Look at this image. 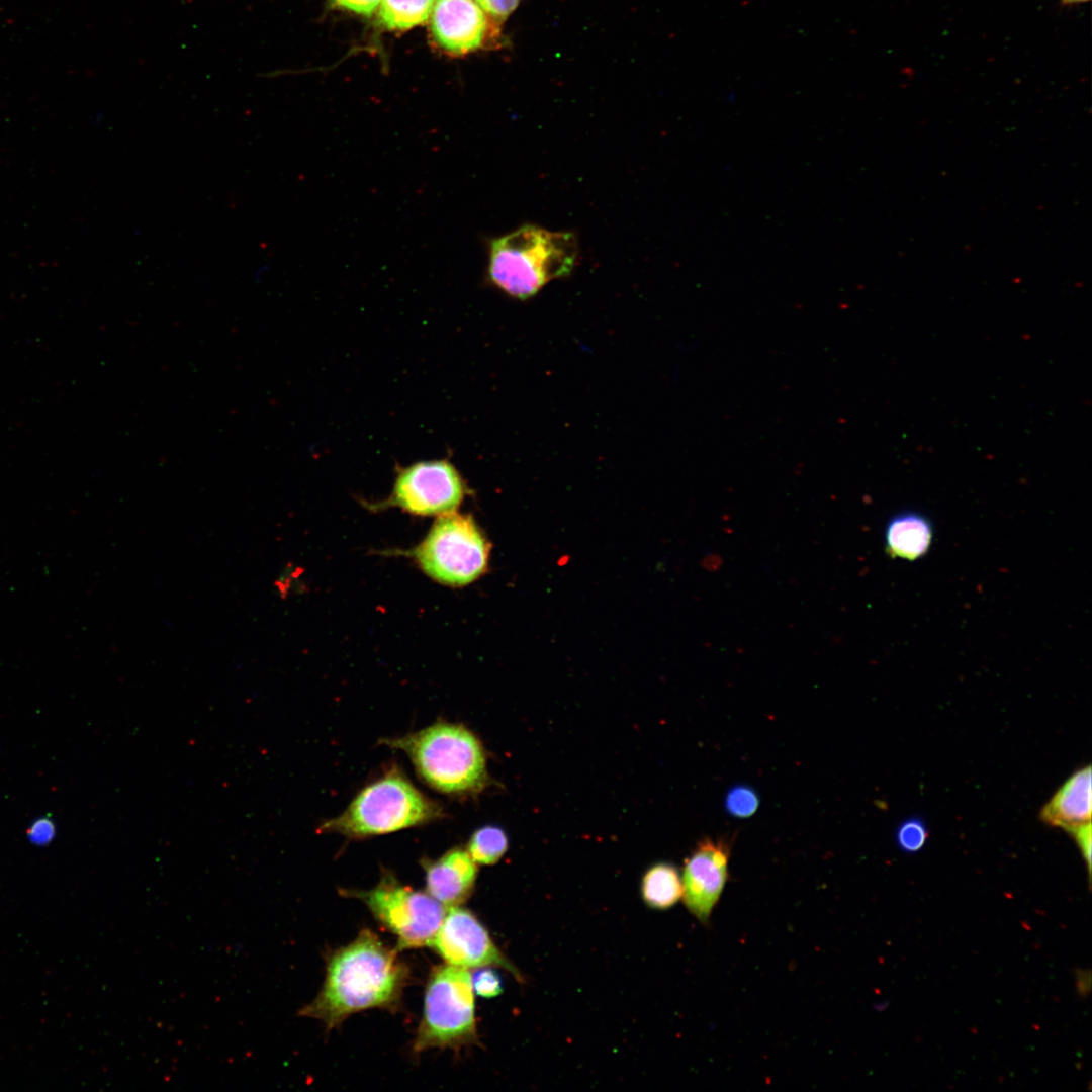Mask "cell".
Wrapping results in <instances>:
<instances>
[{
  "label": "cell",
  "instance_id": "6da1fadb",
  "mask_svg": "<svg viewBox=\"0 0 1092 1092\" xmlns=\"http://www.w3.org/2000/svg\"><path fill=\"white\" fill-rule=\"evenodd\" d=\"M410 979L407 966L369 929L333 951L317 996L298 1014L334 1029L350 1015L370 1008L396 1009Z\"/></svg>",
  "mask_w": 1092,
  "mask_h": 1092
},
{
  "label": "cell",
  "instance_id": "7a4b0ae2",
  "mask_svg": "<svg viewBox=\"0 0 1092 1092\" xmlns=\"http://www.w3.org/2000/svg\"><path fill=\"white\" fill-rule=\"evenodd\" d=\"M486 280L520 300L536 295L549 282L566 277L579 258L571 232H554L535 224L486 239Z\"/></svg>",
  "mask_w": 1092,
  "mask_h": 1092
},
{
  "label": "cell",
  "instance_id": "3957f363",
  "mask_svg": "<svg viewBox=\"0 0 1092 1092\" xmlns=\"http://www.w3.org/2000/svg\"><path fill=\"white\" fill-rule=\"evenodd\" d=\"M379 743L403 751L418 777L441 794L470 797L489 782L484 747L463 724L439 720L401 736L380 738Z\"/></svg>",
  "mask_w": 1092,
  "mask_h": 1092
},
{
  "label": "cell",
  "instance_id": "277c9868",
  "mask_svg": "<svg viewBox=\"0 0 1092 1092\" xmlns=\"http://www.w3.org/2000/svg\"><path fill=\"white\" fill-rule=\"evenodd\" d=\"M446 817L444 807L424 794L397 764L392 763L366 784L340 815L324 821L317 832L360 840Z\"/></svg>",
  "mask_w": 1092,
  "mask_h": 1092
},
{
  "label": "cell",
  "instance_id": "5b68a950",
  "mask_svg": "<svg viewBox=\"0 0 1092 1092\" xmlns=\"http://www.w3.org/2000/svg\"><path fill=\"white\" fill-rule=\"evenodd\" d=\"M424 995L414 1053L428 1049L458 1050L476 1041L474 991L467 969L449 964L434 967Z\"/></svg>",
  "mask_w": 1092,
  "mask_h": 1092
},
{
  "label": "cell",
  "instance_id": "8992f818",
  "mask_svg": "<svg viewBox=\"0 0 1092 1092\" xmlns=\"http://www.w3.org/2000/svg\"><path fill=\"white\" fill-rule=\"evenodd\" d=\"M340 892L364 902L378 923L396 936V950L429 946L447 912L427 892L402 884L387 869H382L378 884L370 890Z\"/></svg>",
  "mask_w": 1092,
  "mask_h": 1092
},
{
  "label": "cell",
  "instance_id": "52a82bcc",
  "mask_svg": "<svg viewBox=\"0 0 1092 1092\" xmlns=\"http://www.w3.org/2000/svg\"><path fill=\"white\" fill-rule=\"evenodd\" d=\"M488 543L474 520L456 512L442 515L412 551L422 570L434 580L462 586L486 569Z\"/></svg>",
  "mask_w": 1092,
  "mask_h": 1092
},
{
  "label": "cell",
  "instance_id": "ba28073f",
  "mask_svg": "<svg viewBox=\"0 0 1092 1092\" xmlns=\"http://www.w3.org/2000/svg\"><path fill=\"white\" fill-rule=\"evenodd\" d=\"M466 493L454 464L434 459L399 468L389 503L415 515L442 516L455 512Z\"/></svg>",
  "mask_w": 1092,
  "mask_h": 1092
},
{
  "label": "cell",
  "instance_id": "9c48e42d",
  "mask_svg": "<svg viewBox=\"0 0 1092 1092\" xmlns=\"http://www.w3.org/2000/svg\"><path fill=\"white\" fill-rule=\"evenodd\" d=\"M429 946L446 964L467 970L497 967L510 972L519 981L523 979L517 968L495 945L477 917L460 906L447 908L442 924Z\"/></svg>",
  "mask_w": 1092,
  "mask_h": 1092
},
{
  "label": "cell",
  "instance_id": "30bf717a",
  "mask_svg": "<svg viewBox=\"0 0 1092 1092\" xmlns=\"http://www.w3.org/2000/svg\"><path fill=\"white\" fill-rule=\"evenodd\" d=\"M729 857L726 842L705 838L685 860L681 899L690 914L704 925L710 922L727 884Z\"/></svg>",
  "mask_w": 1092,
  "mask_h": 1092
},
{
  "label": "cell",
  "instance_id": "8fae6325",
  "mask_svg": "<svg viewBox=\"0 0 1092 1092\" xmlns=\"http://www.w3.org/2000/svg\"><path fill=\"white\" fill-rule=\"evenodd\" d=\"M430 17L434 40L449 54L482 49L498 34V24L475 0H435Z\"/></svg>",
  "mask_w": 1092,
  "mask_h": 1092
},
{
  "label": "cell",
  "instance_id": "7c38bea8",
  "mask_svg": "<svg viewBox=\"0 0 1092 1092\" xmlns=\"http://www.w3.org/2000/svg\"><path fill=\"white\" fill-rule=\"evenodd\" d=\"M426 892L446 908L461 906L471 896L477 863L466 848L455 846L437 859L422 858Z\"/></svg>",
  "mask_w": 1092,
  "mask_h": 1092
},
{
  "label": "cell",
  "instance_id": "4fadbf2b",
  "mask_svg": "<svg viewBox=\"0 0 1092 1092\" xmlns=\"http://www.w3.org/2000/svg\"><path fill=\"white\" fill-rule=\"evenodd\" d=\"M1091 786L1090 765L1075 771L1042 807L1039 814L1041 821L1051 826L1062 828L1068 833L1079 826L1090 823L1092 812Z\"/></svg>",
  "mask_w": 1092,
  "mask_h": 1092
},
{
  "label": "cell",
  "instance_id": "5bb4252c",
  "mask_svg": "<svg viewBox=\"0 0 1092 1092\" xmlns=\"http://www.w3.org/2000/svg\"><path fill=\"white\" fill-rule=\"evenodd\" d=\"M886 550L891 557L914 561L923 557L933 541V526L923 514L915 511L897 513L885 528Z\"/></svg>",
  "mask_w": 1092,
  "mask_h": 1092
},
{
  "label": "cell",
  "instance_id": "9a60e30c",
  "mask_svg": "<svg viewBox=\"0 0 1092 1092\" xmlns=\"http://www.w3.org/2000/svg\"><path fill=\"white\" fill-rule=\"evenodd\" d=\"M641 896L652 909L673 907L682 898V883L677 868L668 862L649 868L642 878Z\"/></svg>",
  "mask_w": 1092,
  "mask_h": 1092
},
{
  "label": "cell",
  "instance_id": "2e32d148",
  "mask_svg": "<svg viewBox=\"0 0 1092 1092\" xmlns=\"http://www.w3.org/2000/svg\"><path fill=\"white\" fill-rule=\"evenodd\" d=\"M435 0H381L377 19L389 30H406L425 23L431 16Z\"/></svg>",
  "mask_w": 1092,
  "mask_h": 1092
},
{
  "label": "cell",
  "instance_id": "e0dca14e",
  "mask_svg": "<svg viewBox=\"0 0 1092 1092\" xmlns=\"http://www.w3.org/2000/svg\"><path fill=\"white\" fill-rule=\"evenodd\" d=\"M466 849L477 864L491 866L507 851L508 837L497 826H482L473 832Z\"/></svg>",
  "mask_w": 1092,
  "mask_h": 1092
},
{
  "label": "cell",
  "instance_id": "ac0fdd59",
  "mask_svg": "<svg viewBox=\"0 0 1092 1092\" xmlns=\"http://www.w3.org/2000/svg\"><path fill=\"white\" fill-rule=\"evenodd\" d=\"M760 804L758 793L749 785L738 784L731 787L724 797L726 812L734 817L745 819L753 816Z\"/></svg>",
  "mask_w": 1092,
  "mask_h": 1092
},
{
  "label": "cell",
  "instance_id": "d6986e66",
  "mask_svg": "<svg viewBox=\"0 0 1092 1092\" xmlns=\"http://www.w3.org/2000/svg\"><path fill=\"white\" fill-rule=\"evenodd\" d=\"M928 838V830L919 818L905 820L897 829L896 839L900 849L916 852L923 848Z\"/></svg>",
  "mask_w": 1092,
  "mask_h": 1092
},
{
  "label": "cell",
  "instance_id": "ffe728a7",
  "mask_svg": "<svg viewBox=\"0 0 1092 1092\" xmlns=\"http://www.w3.org/2000/svg\"><path fill=\"white\" fill-rule=\"evenodd\" d=\"M471 974L474 994L482 998H493L503 993V982L493 967L478 968Z\"/></svg>",
  "mask_w": 1092,
  "mask_h": 1092
},
{
  "label": "cell",
  "instance_id": "44dd1931",
  "mask_svg": "<svg viewBox=\"0 0 1092 1092\" xmlns=\"http://www.w3.org/2000/svg\"><path fill=\"white\" fill-rule=\"evenodd\" d=\"M480 8L499 25L517 8L520 0H475Z\"/></svg>",
  "mask_w": 1092,
  "mask_h": 1092
},
{
  "label": "cell",
  "instance_id": "7402d4cb",
  "mask_svg": "<svg viewBox=\"0 0 1092 1092\" xmlns=\"http://www.w3.org/2000/svg\"><path fill=\"white\" fill-rule=\"evenodd\" d=\"M1069 834H1071L1074 837V839H1075V841L1077 843V846H1078V848L1080 849V851L1082 853V856H1083V858H1084V860L1086 862V866H1087L1088 875H1089V879H1090V876H1091V842H1092V838H1091V835H1092L1091 822L1087 823V824H1084L1082 826H1079L1078 828L1071 831Z\"/></svg>",
  "mask_w": 1092,
  "mask_h": 1092
},
{
  "label": "cell",
  "instance_id": "603a6c76",
  "mask_svg": "<svg viewBox=\"0 0 1092 1092\" xmlns=\"http://www.w3.org/2000/svg\"><path fill=\"white\" fill-rule=\"evenodd\" d=\"M381 0H332V3L340 8L354 13L370 16L378 8Z\"/></svg>",
  "mask_w": 1092,
  "mask_h": 1092
},
{
  "label": "cell",
  "instance_id": "cb8c5ba5",
  "mask_svg": "<svg viewBox=\"0 0 1092 1092\" xmlns=\"http://www.w3.org/2000/svg\"><path fill=\"white\" fill-rule=\"evenodd\" d=\"M31 833L33 839L37 840L38 842H42L44 839L50 837L51 826L48 822L41 821L33 826Z\"/></svg>",
  "mask_w": 1092,
  "mask_h": 1092
},
{
  "label": "cell",
  "instance_id": "d4e9b609",
  "mask_svg": "<svg viewBox=\"0 0 1092 1092\" xmlns=\"http://www.w3.org/2000/svg\"><path fill=\"white\" fill-rule=\"evenodd\" d=\"M1064 6L1078 5L1088 2L1089 0H1059Z\"/></svg>",
  "mask_w": 1092,
  "mask_h": 1092
}]
</instances>
